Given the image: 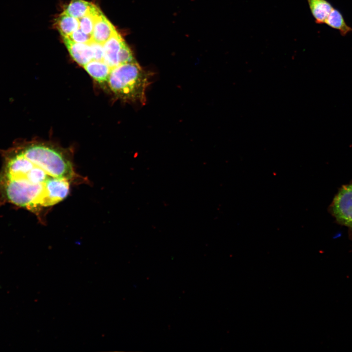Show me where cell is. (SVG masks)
Instances as JSON below:
<instances>
[{
    "label": "cell",
    "mask_w": 352,
    "mask_h": 352,
    "mask_svg": "<svg viewBox=\"0 0 352 352\" xmlns=\"http://www.w3.org/2000/svg\"><path fill=\"white\" fill-rule=\"evenodd\" d=\"M152 75L135 61L112 68L107 83L110 89L121 99L144 104L146 90Z\"/></svg>",
    "instance_id": "1"
},
{
    "label": "cell",
    "mask_w": 352,
    "mask_h": 352,
    "mask_svg": "<svg viewBox=\"0 0 352 352\" xmlns=\"http://www.w3.org/2000/svg\"><path fill=\"white\" fill-rule=\"evenodd\" d=\"M20 151L50 176L68 180L74 176L69 158L61 150L54 146L36 143L29 145Z\"/></svg>",
    "instance_id": "2"
},
{
    "label": "cell",
    "mask_w": 352,
    "mask_h": 352,
    "mask_svg": "<svg viewBox=\"0 0 352 352\" xmlns=\"http://www.w3.org/2000/svg\"><path fill=\"white\" fill-rule=\"evenodd\" d=\"M333 215L340 224L352 230V184L343 186L333 199Z\"/></svg>",
    "instance_id": "3"
},
{
    "label": "cell",
    "mask_w": 352,
    "mask_h": 352,
    "mask_svg": "<svg viewBox=\"0 0 352 352\" xmlns=\"http://www.w3.org/2000/svg\"><path fill=\"white\" fill-rule=\"evenodd\" d=\"M68 179L50 176L44 184L42 206H51L64 199L69 192Z\"/></svg>",
    "instance_id": "4"
},
{
    "label": "cell",
    "mask_w": 352,
    "mask_h": 352,
    "mask_svg": "<svg viewBox=\"0 0 352 352\" xmlns=\"http://www.w3.org/2000/svg\"><path fill=\"white\" fill-rule=\"evenodd\" d=\"M63 39L71 57L79 65L84 66L93 60V53L89 44L76 43L67 37H63Z\"/></svg>",
    "instance_id": "5"
},
{
    "label": "cell",
    "mask_w": 352,
    "mask_h": 352,
    "mask_svg": "<svg viewBox=\"0 0 352 352\" xmlns=\"http://www.w3.org/2000/svg\"><path fill=\"white\" fill-rule=\"evenodd\" d=\"M125 42L121 36L116 30L112 35L103 44L104 56L103 61L111 69L119 65L118 55Z\"/></svg>",
    "instance_id": "6"
},
{
    "label": "cell",
    "mask_w": 352,
    "mask_h": 352,
    "mask_svg": "<svg viewBox=\"0 0 352 352\" xmlns=\"http://www.w3.org/2000/svg\"><path fill=\"white\" fill-rule=\"evenodd\" d=\"M115 31L112 23L102 13L96 19L91 34L92 40L104 44Z\"/></svg>",
    "instance_id": "7"
},
{
    "label": "cell",
    "mask_w": 352,
    "mask_h": 352,
    "mask_svg": "<svg viewBox=\"0 0 352 352\" xmlns=\"http://www.w3.org/2000/svg\"><path fill=\"white\" fill-rule=\"evenodd\" d=\"M88 73L99 83L107 82L110 67L103 61L92 60L83 66Z\"/></svg>",
    "instance_id": "8"
},
{
    "label": "cell",
    "mask_w": 352,
    "mask_h": 352,
    "mask_svg": "<svg viewBox=\"0 0 352 352\" xmlns=\"http://www.w3.org/2000/svg\"><path fill=\"white\" fill-rule=\"evenodd\" d=\"M55 26L62 37H67L79 28V19L64 11L56 19Z\"/></svg>",
    "instance_id": "9"
},
{
    "label": "cell",
    "mask_w": 352,
    "mask_h": 352,
    "mask_svg": "<svg viewBox=\"0 0 352 352\" xmlns=\"http://www.w3.org/2000/svg\"><path fill=\"white\" fill-rule=\"evenodd\" d=\"M310 11L317 23H324L334 8L326 0H307Z\"/></svg>",
    "instance_id": "10"
},
{
    "label": "cell",
    "mask_w": 352,
    "mask_h": 352,
    "mask_svg": "<svg viewBox=\"0 0 352 352\" xmlns=\"http://www.w3.org/2000/svg\"><path fill=\"white\" fill-rule=\"evenodd\" d=\"M95 6L85 0H71L65 7L64 12L79 19L89 13Z\"/></svg>",
    "instance_id": "11"
},
{
    "label": "cell",
    "mask_w": 352,
    "mask_h": 352,
    "mask_svg": "<svg viewBox=\"0 0 352 352\" xmlns=\"http://www.w3.org/2000/svg\"><path fill=\"white\" fill-rule=\"evenodd\" d=\"M324 23L338 30L342 36H345L352 31V28L347 24L342 14L334 8L331 11Z\"/></svg>",
    "instance_id": "12"
},
{
    "label": "cell",
    "mask_w": 352,
    "mask_h": 352,
    "mask_svg": "<svg viewBox=\"0 0 352 352\" xmlns=\"http://www.w3.org/2000/svg\"><path fill=\"white\" fill-rule=\"evenodd\" d=\"M102 13L95 6L89 13L79 19V28L85 33L91 35L96 19Z\"/></svg>",
    "instance_id": "13"
},
{
    "label": "cell",
    "mask_w": 352,
    "mask_h": 352,
    "mask_svg": "<svg viewBox=\"0 0 352 352\" xmlns=\"http://www.w3.org/2000/svg\"><path fill=\"white\" fill-rule=\"evenodd\" d=\"M119 64L135 61L132 53L125 42L123 44L118 55Z\"/></svg>",
    "instance_id": "14"
},
{
    "label": "cell",
    "mask_w": 352,
    "mask_h": 352,
    "mask_svg": "<svg viewBox=\"0 0 352 352\" xmlns=\"http://www.w3.org/2000/svg\"><path fill=\"white\" fill-rule=\"evenodd\" d=\"M67 37L72 41L78 43L88 44L92 40L91 35L85 33L80 28Z\"/></svg>",
    "instance_id": "15"
},
{
    "label": "cell",
    "mask_w": 352,
    "mask_h": 352,
    "mask_svg": "<svg viewBox=\"0 0 352 352\" xmlns=\"http://www.w3.org/2000/svg\"><path fill=\"white\" fill-rule=\"evenodd\" d=\"M88 44L92 49L93 60L103 61L104 56L103 44L98 43L93 40Z\"/></svg>",
    "instance_id": "16"
}]
</instances>
